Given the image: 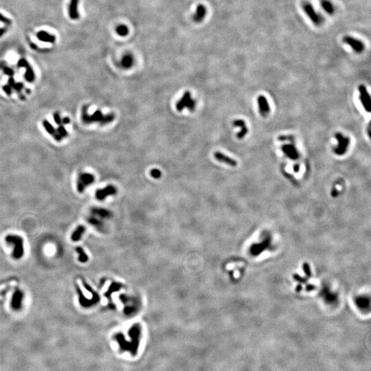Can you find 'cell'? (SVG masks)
Listing matches in <instances>:
<instances>
[{"label":"cell","mask_w":371,"mask_h":371,"mask_svg":"<svg viewBox=\"0 0 371 371\" xmlns=\"http://www.w3.org/2000/svg\"><path fill=\"white\" fill-rule=\"evenodd\" d=\"M116 116L114 114H111L104 115L101 111L96 110L93 114L89 115L87 112V107L84 106L82 109L81 118L83 122L85 124H89L94 122H98L100 125L104 126L109 124L115 120Z\"/></svg>","instance_id":"obj_2"},{"label":"cell","mask_w":371,"mask_h":371,"mask_svg":"<svg viewBox=\"0 0 371 371\" xmlns=\"http://www.w3.org/2000/svg\"><path fill=\"white\" fill-rule=\"evenodd\" d=\"M24 299V293L22 290L17 289L14 292L11 298V306L13 310L15 311H20L22 309L23 300Z\"/></svg>","instance_id":"obj_7"},{"label":"cell","mask_w":371,"mask_h":371,"mask_svg":"<svg viewBox=\"0 0 371 371\" xmlns=\"http://www.w3.org/2000/svg\"><path fill=\"white\" fill-rule=\"evenodd\" d=\"M294 139L293 136H280L278 138V140L279 141H285V140H292Z\"/></svg>","instance_id":"obj_38"},{"label":"cell","mask_w":371,"mask_h":371,"mask_svg":"<svg viewBox=\"0 0 371 371\" xmlns=\"http://www.w3.org/2000/svg\"><path fill=\"white\" fill-rule=\"evenodd\" d=\"M320 5L324 11L329 15L333 14L335 11V7H334L333 4L329 0H322L320 1Z\"/></svg>","instance_id":"obj_21"},{"label":"cell","mask_w":371,"mask_h":371,"mask_svg":"<svg viewBox=\"0 0 371 371\" xmlns=\"http://www.w3.org/2000/svg\"><path fill=\"white\" fill-rule=\"evenodd\" d=\"M207 15V9L205 5L199 4L196 9V11L192 15V19L195 23H201L205 19Z\"/></svg>","instance_id":"obj_13"},{"label":"cell","mask_w":371,"mask_h":371,"mask_svg":"<svg viewBox=\"0 0 371 371\" xmlns=\"http://www.w3.org/2000/svg\"><path fill=\"white\" fill-rule=\"evenodd\" d=\"M241 132L237 134V138L240 139V140H241V139H243L244 137L247 135V132H248V129L247 128V127H246L245 125L241 127Z\"/></svg>","instance_id":"obj_29"},{"label":"cell","mask_w":371,"mask_h":371,"mask_svg":"<svg viewBox=\"0 0 371 371\" xmlns=\"http://www.w3.org/2000/svg\"><path fill=\"white\" fill-rule=\"evenodd\" d=\"M343 42L352 49L355 52L360 53L364 50V45L361 40L352 37L351 36H346L343 38Z\"/></svg>","instance_id":"obj_9"},{"label":"cell","mask_w":371,"mask_h":371,"mask_svg":"<svg viewBox=\"0 0 371 371\" xmlns=\"http://www.w3.org/2000/svg\"><path fill=\"white\" fill-rule=\"evenodd\" d=\"M26 91L27 92V94H30V92H31V91H30V89H26Z\"/></svg>","instance_id":"obj_45"},{"label":"cell","mask_w":371,"mask_h":371,"mask_svg":"<svg viewBox=\"0 0 371 371\" xmlns=\"http://www.w3.org/2000/svg\"><path fill=\"white\" fill-rule=\"evenodd\" d=\"M299 169H300V165H299V164L294 165V170L295 171V172H298L299 171Z\"/></svg>","instance_id":"obj_42"},{"label":"cell","mask_w":371,"mask_h":371,"mask_svg":"<svg viewBox=\"0 0 371 371\" xmlns=\"http://www.w3.org/2000/svg\"><path fill=\"white\" fill-rule=\"evenodd\" d=\"M75 287L78 294V296H79V304L81 305L82 307H85V308H88V307H92V306H94V305H95L96 304H97L98 302H96V301H94L93 300H89V299L86 298L84 296V294L83 292H82L81 289L80 288V287L78 285H76Z\"/></svg>","instance_id":"obj_12"},{"label":"cell","mask_w":371,"mask_h":371,"mask_svg":"<svg viewBox=\"0 0 371 371\" xmlns=\"http://www.w3.org/2000/svg\"><path fill=\"white\" fill-rule=\"evenodd\" d=\"M24 88V83H21V82H17V83H15V85H14V87H13V89H15L18 94H21V91Z\"/></svg>","instance_id":"obj_31"},{"label":"cell","mask_w":371,"mask_h":371,"mask_svg":"<svg viewBox=\"0 0 371 371\" xmlns=\"http://www.w3.org/2000/svg\"><path fill=\"white\" fill-rule=\"evenodd\" d=\"M142 330L140 325H136L129 331V339L127 340L122 334H117L115 339L123 351H127L132 355H136L138 352L141 340Z\"/></svg>","instance_id":"obj_1"},{"label":"cell","mask_w":371,"mask_h":371,"mask_svg":"<svg viewBox=\"0 0 371 371\" xmlns=\"http://www.w3.org/2000/svg\"><path fill=\"white\" fill-rule=\"evenodd\" d=\"M6 66V62L4 61H1L0 62V69H2L4 67Z\"/></svg>","instance_id":"obj_44"},{"label":"cell","mask_w":371,"mask_h":371,"mask_svg":"<svg viewBox=\"0 0 371 371\" xmlns=\"http://www.w3.org/2000/svg\"><path fill=\"white\" fill-rule=\"evenodd\" d=\"M19 98L20 99H21V100H26V96H25V95H24V94H19Z\"/></svg>","instance_id":"obj_43"},{"label":"cell","mask_w":371,"mask_h":371,"mask_svg":"<svg viewBox=\"0 0 371 371\" xmlns=\"http://www.w3.org/2000/svg\"><path fill=\"white\" fill-rule=\"evenodd\" d=\"M15 79H13V76L10 77L9 80H8V85L11 86V87H12V89H13V87H14V85H15Z\"/></svg>","instance_id":"obj_39"},{"label":"cell","mask_w":371,"mask_h":371,"mask_svg":"<svg viewBox=\"0 0 371 371\" xmlns=\"http://www.w3.org/2000/svg\"><path fill=\"white\" fill-rule=\"evenodd\" d=\"M2 69H3V72L5 74L9 76L10 77L13 76L15 74V71H14L13 69H11V67H7L6 65L5 67H4Z\"/></svg>","instance_id":"obj_33"},{"label":"cell","mask_w":371,"mask_h":371,"mask_svg":"<svg viewBox=\"0 0 371 371\" xmlns=\"http://www.w3.org/2000/svg\"><path fill=\"white\" fill-rule=\"evenodd\" d=\"M282 150L291 159H296L298 157V153L294 145H283L282 147Z\"/></svg>","instance_id":"obj_17"},{"label":"cell","mask_w":371,"mask_h":371,"mask_svg":"<svg viewBox=\"0 0 371 371\" xmlns=\"http://www.w3.org/2000/svg\"><path fill=\"white\" fill-rule=\"evenodd\" d=\"M28 66H30L29 63H28V61L25 59H19V61H18L17 67H19V68H21V67L26 68V67H28Z\"/></svg>","instance_id":"obj_32"},{"label":"cell","mask_w":371,"mask_h":371,"mask_svg":"<svg viewBox=\"0 0 371 371\" xmlns=\"http://www.w3.org/2000/svg\"><path fill=\"white\" fill-rule=\"evenodd\" d=\"M2 89L8 96H11L12 94H13V89H12V87L9 85H4L2 87Z\"/></svg>","instance_id":"obj_37"},{"label":"cell","mask_w":371,"mask_h":371,"mask_svg":"<svg viewBox=\"0 0 371 371\" xmlns=\"http://www.w3.org/2000/svg\"><path fill=\"white\" fill-rule=\"evenodd\" d=\"M53 118H54V122L56 123V124L58 125H61L62 124V119L61 118L60 114L58 112H55L54 114H53Z\"/></svg>","instance_id":"obj_35"},{"label":"cell","mask_w":371,"mask_h":371,"mask_svg":"<svg viewBox=\"0 0 371 371\" xmlns=\"http://www.w3.org/2000/svg\"><path fill=\"white\" fill-rule=\"evenodd\" d=\"M56 132L58 134L60 135V136L62 137V138H66V137L68 136V134H67V130L65 129L64 125L63 124H61V125H59L58 128H57Z\"/></svg>","instance_id":"obj_28"},{"label":"cell","mask_w":371,"mask_h":371,"mask_svg":"<svg viewBox=\"0 0 371 371\" xmlns=\"http://www.w3.org/2000/svg\"><path fill=\"white\" fill-rule=\"evenodd\" d=\"M79 2V0H70V2H69L68 7V14L70 19L73 20H76L80 17L79 11H78Z\"/></svg>","instance_id":"obj_15"},{"label":"cell","mask_w":371,"mask_h":371,"mask_svg":"<svg viewBox=\"0 0 371 371\" xmlns=\"http://www.w3.org/2000/svg\"><path fill=\"white\" fill-rule=\"evenodd\" d=\"M359 91L360 92V99L362 102V103L364 106L365 110L366 112H370V106H371V98L369 95L368 91H367L366 88L364 85L359 86Z\"/></svg>","instance_id":"obj_11"},{"label":"cell","mask_w":371,"mask_h":371,"mask_svg":"<svg viewBox=\"0 0 371 371\" xmlns=\"http://www.w3.org/2000/svg\"><path fill=\"white\" fill-rule=\"evenodd\" d=\"M95 181L94 175L88 173H81L77 179V190L79 193H83L87 186L91 185Z\"/></svg>","instance_id":"obj_6"},{"label":"cell","mask_w":371,"mask_h":371,"mask_svg":"<svg viewBox=\"0 0 371 371\" xmlns=\"http://www.w3.org/2000/svg\"><path fill=\"white\" fill-rule=\"evenodd\" d=\"M117 193V189L114 186L109 185L102 189H98L96 191V198L98 200L102 201L105 199L107 197L114 195Z\"/></svg>","instance_id":"obj_10"},{"label":"cell","mask_w":371,"mask_h":371,"mask_svg":"<svg viewBox=\"0 0 371 371\" xmlns=\"http://www.w3.org/2000/svg\"><path fill=\"white\" fill-rule=\"evenodd\" d=\"M150 175L151 177L155 178V179H159L162 176V173L159 169H153L152 170H151Z\"/></svg>","instance_id":"obj_30"},{"label":"cell","mask_w":371,"mask_h":371,"mask_svg":"<svg viewBox=\"0 0 371 371\" xmlns=\"http://www.w3.org/2000/svg\"><path fill=\"white\" fill-rule=\"evenodd\" d=\"M116 32L119 36H126L128 35L129 30V28L126 25H124V24H120V25H119L116 27Z\"/></svg>","instance_id":"obj_24"},{"label":"cell","mask_w":371,"mask_h":371,"mask_svg":"<svg viewBox=\"0 0 371 371\" xmlns=\"http://www.w3.org/2000/svg\"><path fill=\"white\" fill-rule=\"evenodd\" d=\"M76 251L79 254V261L81 263H86L88 261V256L81 247L78 246L76 247Z\"/></svg>","instance_id":"obj_25"},{"label":"cell","mask_w":371,"mask_h":371,"mask_svg":"<svg viewBox=\"0 0 371 371\" xmlns=\"http://www.w3.org/2000/svg\"><path fill=\"white\" fill-rule=\"evenodd\" d=\"M24 78L29 83H32L34 81V79H35V74H34L33 69L32 68L30 65L28 67H26V71L25 74H24Z\"/></svg>","instance_id":"obj_23"},{"label":"cell","mask_w":371,"mask_h":371,"mask_svg":"<svg viewBox=\"0 0 371 371\" xmlns=\"http://www.w3.org/2000/svg\"><path fill=\"white\" fill-rule=\"evenodd\" d=\"M92 215L100 217V219H107L111 217V212L109 210H107L104 208H93L91 210Z\"/></svg>","instance_id":"obj_20"},{"label":"cell","mask_w":371,"mask_h":371,"mask_svg":"<svg viewBox=\"0 0 371 371\" xmlns=\"http://www.w3.org/2000/svg\"><path fill=\"white\" fill-rule=\"evenodd\" d=\"M85 227L83 225H80L74 229L71 235V241L77 242L81 239L82 237L85 232Z\"/></svg>","instance_id":"obj_19"},{"label":"cell","mask_w":371,"mask_h":371,"mask_svg":"<svg viewBox=\"0 0 371 371\" xmlns=\"http://www.w3.org/2000/svg\"><path fill=\"white\" fill-rule=\"evenodd\" d=\"M302 8L307 17L312 21L314 25L320 26L323 24L324 18L320 14L317 13V11H315L312 4L309 1H305L302 3Z\"/></svg>","instance_id":"obj_4"},{"label":"cell","mask_w":371,"mask_h":371,"mask_svg":"<svg viewBox=\"0 0 371 371\" xmlns=\"http://www.w3.org/2000/svg\"><path fill=\"white\" fill-rule=\"evenodd\" d=\"M214 157L217 161L226 164L230 166V167H235L237 165V162L235 159L231 158V157L227 156V155H224L223 153L221 152H219V151L214 152Z\"/></svg>","instance_id":"obj_14"},{"label":"cell","mask_w":371,"mask_h":371,"mask_svg":"<svg viewBox=\"0 0 371 371\" xmlns=\"http://www.w3.org/2000/svg\"><path fill=\"white\" fill-rule=\"evenodd\" d=\"M36 36H37L39 40L43 42L51 43V44H52L56 40V37H55L54 35L49 34L48 32L46 31H39L36 34Z\"/></svg>","instance_id":"obj_18"},{"label":"cell","mask_w":371,"mask_h":371,"mask_svg":"<svg viewBox=\"0 0 371 371\" xmlns=\"http://www.w3.org/2000/svg\"><path fill=\"white\" fill-rule=\"evenodd\" d=\"M87 221L89 224H91L94 226L95 227H96L97 229H102V227H103V223H102V221L100 219H98V218H96L95 216L92 215L91 217L90 216L89 218L87 219Z\"/></svg>","instance_id":"obj_22"},{"label":"cell","mask_w":371,"mask_h":371,"mask_svg":"<svg viewBox=\"0 0 371 371\" xmlns=\"http://www.w3.org/2000/svg\"><path fill=\"white\" fill-rule=\"evenodd\" d=\"M43 126L47 132L49 134L51 135L52 136H54L55 134H56L57 132L56 130L55 129L54 127H53L52 124H50V122H49L48 120H44L43 121Z\"/></svg>","instance_id":"obj_26"},{"label":"cell","mask_w":371,"mask_h":371,"mask_svg":"<svg viewBox=\"0 0 371 371\" xmlns=\"http://www.w3.org/2000/svg\"><path fill=\"white\" fill-rule=\"evenodd\" d=\"M5 241L7 244L13 247L12 253L13 259L15 260L21 259L24 254L23 238L17 234H9L6 237Z\"/></svg>","instance_id":"obj_3"},{"label":"cell","mask_w":371,"mask_h":371,"mask_svg":"<svg viewBox=\"0 0 371 371\" xmlns=\"http://www.w3.org/2000/svg\"><path fill=\"white\" fill-rule=\"evenodd\" d=\"M259 98H260V100H261V101L262 102V106H263L264 113H265V114L266 116V115L269 114L270 112V107H269V103H268L267 98H266L264 96H260Z\"/></svg>","instance_id":"obj_27"},{"label":"cell","mask_w":371,"mask_h":371,"mask_svg":"<svg viewBox=\"0 0 371 371\" xmlns=\"http://www.w3.org/2000/svg\"><path fill=\"white\" fill-rule=\"evenodd\" d=\"M134 57L132 54H124L121 59L120 65L124 69H129L134 64Z\"/></svg>","instance_id":"obj_16"},{"label":"cell","mask_w":371,"mask_h":371,"mask_svg":"<svg viewBox=\"0 0 371 371\" xmlns=\"http://www.w3.org/2000/svg\"><path fill=\"white\" fill-rule=\"evenodd\" d=\"M8 28L6 27H4L0 28V37H1L3 35H4L6 32H7Z\"/></svg>","instance_id":"obj_40"},{"label":"cell","mask_w":371,"mask_h":371,"mask_svg":"<svg viewBox=\"0 0 371 371\" xmlns=\"http://www.w3.org/2000/svg\"><path fill=\"white\" fill-rule=\"evenodd\" d=\"M176 108L178 112H182L184 108H187L190 112H193L196 108V101L192 99L190 91H186L179 101L177 102Z\"/></svg>","instance_id":"obj_5"},{"label":"cell","mask_w":371,"mask_h":371,"mask_svg":"<svg viewBox=\"0 0 371 371\" xmlns=\"http://www.w3.org/2000/svg\"><path fill=\"white\" fill-rule=\"evenodd\" d=\"M70 123V119L68 117H65L62 119V124H68Z\"/></svg>","instance_id":"obj_41"},{"label":"cell","mask_w":371,"mask_h":371,"mask_svg":"<svg viewBox=\"0 0 371 371\" xmlns=\"http://www.w3.org/2000/svg\"><path fill=\"white\" fill-rule=\"evenodd\" d=\"M233 125L236 127H241L245 125V122L243 120L238 119V120H235L234 121Z\"/></svg>","instance_id":"obj_36"},{"label":"cell","mask_w":371,"mask_h":371,"mask_svg":"<svg viewBox=\"0 0 371 371\" xmlns=\"http://www.w3.org/2000/svg\"><path fill=\"white\" fill-rule=\"evenodd\" d=\"M0 21H1V23L4 24L6 26H10L12 23L11 19H9V18L6 17L5 16L3 15L1 13H0Z\"/></svg>","instance_id":"obj_34"},{"label":"cell","mask_w":371,"mask_h":371,"mask_svg":"<svg viewBox=\"0 0 371 371\" xmlns=\"http://www.w3.org/2000/svg\"><path fill=\"white\" fill-rule=\"evenodd\" d=\"M335 138L338 141V144L335 148V150H334L335 151V153L339 155H344L346 152V151H347L348 147L350 144V138L348 137L344 138L340 133H338V134L335 135Z\"/></svg>","instance_id":"obj_8"}]
</instances>
